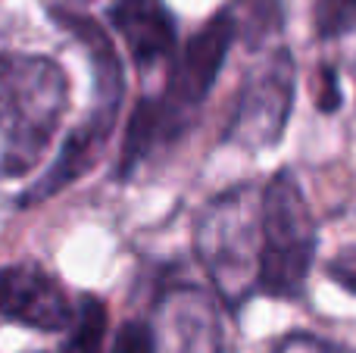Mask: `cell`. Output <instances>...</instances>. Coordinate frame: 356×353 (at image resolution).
<instances>
[{"label":"cell","mask_w":356,"mask_h":353,"mask_svg":"<svg viewBox=\"0 0 356 353\" xmlns=\"http://www.w3.org/2000/svg\"><path fill=\"white\" fill-rule=\"evenodd\" d=\"M69 106L63 66L41 54H0V179L38 169Z\"/></svg>","instance_id":"1"},{"label":"cell","mask_w":356,"mask_h":353,"mask_svg":"<svg viewBox=\"0 0 356 353\" xmlns=\"http://www.w3.org/2000/svg\"><path fill=\"white\" fill-rule=\"evenodd\" d=\"M194 250L228 310H241L253 294H259L263 188L244 181L216 194L194 222Z\"/></svg>","instance_id":"2"},{"label":"cell","mask_w":356,"mask_h":353,"mask_svg":"<svg viewBox=\"0 0 356 353\" xmlns=\"http://www.w3.org/2000/svg\"><path fill=\"white\" fill-rule=\"evenodd\" d=\"M234 38H238V22H234L232 10H219L184 44V50L175 56L163 97L144 100L131 116L129 141H125V166H135L138 160H144L163 144L175 141L188 129L194 110L213 91L216 75H219Z\"/></svg>","instance_id":"3"},{"label":"cell","mask_w":356,"mask_h":353,"mask_svg":"<svg viewBox=\"0 0 356 353\" xmlns=\"http://www.w3.org/2000/svg\"><path fill=\"white\" fill-rule=\"evenodd\" d=\"M319 247V231L291 169H278L263 185V260L259 294L275 300H300Z\"/></svg>","instance_id":"4"},{"label":"cell","mask_w":356,"mask_h":353,"mask_svg":"<svg viewBox=\"0 0 356 353\" xmlns=\"http://www.w3.org/2000/svg\"><path fill=\"white\" fill-rule=\"evenodd\" d=\"M297 97V63L288 47H275L247 72L225 125V141L241 150H272L284 138Z\"/></svg>","instance_id":"5"},{"label":"cell","mask_w":356,"mask_h":353,"mask_svg":"<svg viewBox=\"0 0 356 353\" xmlns=\"http://www.w3.org/2000/svg\"><path fill=\"white\" fill-rule=\"evenodd\" d=\"M154 353H222L219 306L203 288L172 285L160 294L150 319Z\"/></svg>","instance_id":"6"},{"label":"cell","mask_w":356,"mask_h":353,"mask_svg":"<svg viewBox=\"0 0 356 353\" xmlns=\"http://www.w3.org/2000/svg\"><path fill=\"white\" fill-rule=\"evenodd\" d=\"M79 306L69 291L35 263L0 269V316L38 331H66Z\"/></svg>","instance_id":"7"},{"label":"cell","mask_w":356,"mask_h":353,"mask_svg":"<svg viewBox=\"0 0 356 353\" xmlns=\"http://www.w3.org/2000/svg\"><path fill=\"white\" fill-rule=\"evenodd\" d=\"M110 19L141 69L172 56L175 25L163 0H116Z\"/></svg>","instance_id":"8"},{"label":"cell","mask_w":356,"mask_h":353,"mask_svg":"<svg viewBox=\"0 0 356 353\" xmlns=\"http://www.w3.org/2000/svg\"><path fill=\"white\" fill-rule=\"evenodd\" d=\"M106 335V306L100 297H85L79 304L75 322L69 325L66 353H100Z\"/></svg>","instance_id":"9"},{"label":"cell","mask_w":356,"mask_h":353,"mask_svg":"<svg viewBox=\"0 0 356 353\" xmlns=\"http://www.w3.org/2000/svg\"><path fill=\"white\" fill-rule=\"evenodd\" d=\"M228 10H232L234 22H238V31L247 28V41L250 44L263 41L282 22L278 0H234V6H228Z\"/></svg>","instance_id":"10"},{"label":"cell","mask_w":356,"mask_h":353,"mask_svg":"<svg viewBox=\"0 0 356 353\" xmlns=\"http://www.w3.org/2000/svg\"><path fill=\"white\" fill-rule=\"evenodd\" d=\"M313 25L322 41H334L356 31V0H316Z\"/></svg>","instance_id":"11"},{"label":"cell","mask_w":356,"mask_h":353,"mask_svg":"<svg viewBox=\"0 0 356 353\" xmlns=\"http://www.w3.org/2000/svg\"><path fill=\"white\" fill-rule=\"evenodd\" d=\"M266 353H353V350L344 347V344L328 341V338L309 335V331H291V335L278 338Z\"/></svg>","instance_id":"12"},{"label":"cell","mask_w":356,"mask_h":353,"mask_svg":"<svg viewBox=\"0 0 356 353\" xmlns=\"http://www.w3.org/2000/svg\"><path fill=\"white\" fill-rule=\"evenodd\" d=\"M325 275H328V281H334L344 294H353L356 297V244L341 247L338 254L325 263Z\"/></svg>","instance_id":"13"},{"label":"cell","mask_w":356,"mask_h":353,"mask_svg":"<svg viewBox=\"0 0 356 353\" xmlns=\"http://www.w3.org/2000/svg\"><path fill=\"white\" fill-rule=\"evenodd\" d=\"M322 88H319V110L322 113H334L341 106V88H338V72L332 66H322L319 75Z\"/></svg>","instance_id":"14"}]
</instances>
